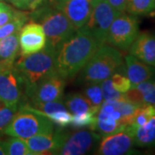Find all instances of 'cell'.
I'll use <instances>...</instances> for the list:
<instances>
[{"label": "cell", "mask_w": 155, "mask_h": 155, "mask_svg": "<svg viewBox=\"0 0 155 155\" xmlns=\"http://www.w3.org/2000/svg\"><path fill=\"white\" fill-rule=\"evenodd\" d=\"M99 42L84 28L78 29L57 50L55 70L66 80L80 72L100 47Z\"/></svg>", "instance_id": "1"}, {"label": "cell", "mask_w": 155, "mask_h": 155, "mask_svg": "<svg viewBox=\"0 0 155 155\" xmlns=\"http://www.w3.org/2000/svg\"><path fill=\"white\" fill-rule=\"evenodd\" d=\"M29 18L42 26L47 46L56 51L77 31L68 18L54 5H41L34 10Z\"/></svg>", "instance_id": "2"}, {"label": "cell", "mask_w": 155, "mask_h": 155, "mask_svg": "<svg viewBox=\"0 0 155 155\" xmlns=\"http://www.w3.org/2000/svg\"><path fill=\"white\" fill-rule=\"evenodd\" d=\"M56 53V50L46 45L35 54L19 55L14 67L22 78L25 94L41 79L55 71Z\"/></svg>", "instance_id": "3"}, {"label": "cell", "mask_w": 155, "mask_h": 155, "mask_svg": "<svg viewBox=\"0 0 155 155\" xmlns=\"http://www.w3.org/2000/svg\"><path fill=\"white\" fill-rule=\"evenodd\" d=\"M54 123L28 104L20 105L3 132L8 136L26 140L40 134L54 132Z\"/></svg>", "instance_id": "4"}, {"label": "cell", "mask_w": 155, "mask_h": 155, "mask_svg": "<svg viewBox=\"0 0 155 155\" xmlns=\"http://www.w3.org/2000/svg\"><path fill=\"white\" fill-rule=\"evenodd\" d=\"M123 63L119 50L110 45H100L81 70L80 78L84 82L101 83L116 72Z\"/></svg>", "instance_id": "5"}, {"label": "cell", "mask_w": 155, "mask_h": 155, "mask_svg": "<svg viewBox=\"0 0 155 155\" xmlns=\"http://www.w3.org/2000/svg\"><path fill=\"white\" fill-rule=\"evenodd\" d=\"M138 35V19L131 14L122 13L111 23L105 43L117 49L127 51Z\"/></svg>", "instance_id": "6"}, {"label": "cell", "mask_w": 155, "mask_h": 155, "mask_svg": "<svg viewBox=\"0 0 155 155\" xmlns=\"http://www.w3.org/2000/svg\"><path fill=\"white\" fill-rule=\"evenodd\" d=\"M121 14L122 12L113 8L106 0H97L93 4L91 16L83 28L100 44H104L111 23Z\"/></svg>", "instance_id": "7"}, {"label": "cell", "mask_w": 155, "mask_h": 155, "mask_svg": "<svg viewBox=\"0 0 155 155\" xmlns=\"http://www.w3.org/2000/svg\"><path fill=\"white\" fill-rule=\"evenodd\" d=\"M66 85V79L55 71L41 79L26 93L30 104L48 103L61 100Z\"/></svg>", "instance_id": "8"}, {"label": "cell", "mask_w": 155, "mask_h": 155, "mask_svg": "<svg viewBox=\"0 0 155 155\" xmlns=\"http://www.w3.org/2000/svg\"><path fill=\"white\" fill-rule=\"evenodd\" d=\"M23 83L14 66L0 67V101L17 107L22 97Z\"/></svg>", "instance_id": "9"}, {"label": "cell", "mask_w": 155, "mask_h": 155, "mask_svg": "<svg viewBox=\"0 0 155 155\" xmlns=\"http://www.w3.org/2000/svg\"><path fill=\"white\" fill-rule=\"evenodd\" d=\"M133 134L127 127L116 133L103 136L94 153L98 155H124L133 153Z\"/></svg>", "instance_id": "10"}, {"label": "cell", "mask_w": 155, "mask_h": 155, "mask_svg": "<svg viewBox=\"0 0 155 155\" xmlns=\"http://www.w3.org/2000/svg\"><path fill=\"white\" fill-rule=\"evenodd\" d=\"M99 134L94 130H79L68 134L66 141L57 154L81 155L87 153L98 143L101 139Z\"/></svg>", "instance_id": "11"}, {"label": "cell", "mask_w": 155, "mask_h": 155, "mask_svg": "<svg viewBox=\"0 0 155 155\" xmlns=\"http://www.w3.org/2000/svg\"><path fill=\"white\" fill-rule=\"evenodd\" d=\"M67 135L68 134L62 129H57L52 133L34 135L24 140L34 155L57 154L66 141Z\"/></svg>", "instance_id": "12"}, {"label": "cell", "mask_w": 155, "mask_h": 155, "mask_svg": "<svg viewBox=\"0 0 155 155\" xmlns=\"http://www.w3.org/2000/svg\"><path fill=\"white\" fill-rule=\"evenodd\" d=\"M19 55H28L42 50L47 45V38L42 26L36 22L25 23L19 31Z\"/></svg>", "instance_id": "13"}, {"label": "cell", "mask_w": 155, "mask_h": 155, "mask_svg": "<svg viewBox=\"0 0 155 155\" xmlns=\"http://www.w3.org/2000/svg\"><path fill=\"white\" fill-rule=\"evenodd\" d=\"M93 4L91 0H55L54 5L68 18L78 30L86 24Z\"/></svg>", "instance_id": "14"}, {"label": "cell", "mask_w": 155, "mask_h": 155, "mask_svg": "<svg viewBox=\"0 0 155 155\" xmlns=\"http://www.w3.org/2000/svg\"><path fill=\"white\" fill-rule=\"evenodd\" d=\"M129 54L155 68V34L139 33L129 48Z\"/></svg>", "instance_id": "15"}, {"label": "cell", "mask_w": 155, "mask_h": 155, "mask_svg": "<svg viewBox=\"0 0 155 155\" xmlns=\"http://www.w3.org/2000/svg\"><path fill=\"white\" fill-rule=\"evenodd\" d=\"M125 63L126 75L132 84V86L145 81H151L155 77L154 67L140 61L132 54L125 57Z\"/></svg>", "instance_id": "16"}, {"label": "cell", "mask_w": 155, "mask_h": 155, "mask_svg": "<svg viewBox=\"0 0 155 155\" xmlns=\"http://www.w3.org/2000/svg\"><path fill=\"white\" fill-rule=\"evenodd\" d=\"M19 32L0 39V64L4 66H14L19 55Z\"/></svg>", "instance_id": "17"}, {"label": "cell", "mask_w": 155, "mask_h": 155, "mask_svg": "<svg viewBox=\"0 0 155 155\" xmlns=\"http://www.w3.org/2000/svg\"><path fill=\"white\" fill-rule=\"evenodd\" d=\"M127 128L133 134L134 145L141 147H155V115L145 124L135 128Z\"/></svg>", "instance_id": "18"}, {"label": "cell", "mask_w": 155, "mask_h": 155, "mask_svg": "<svg viewBox=\"0 0 155 155\" xmlns=\"http://www.w3.org/2000/svg\"><path fill=\"white\" fill-rule=\"evenodd\" d=\"M125 128L126 127L122 125L121 122L113 118L110 115H108L98 110L96 115V121L91 129L97 131L101 136H105Z\"/></svg>", "instance_id": "19"}, {"label": "cell", "mask_w": 155, "mask_h": 155, "mask_svg": "<svg viewBox=\"0 0 155 155\" xmlns=\"http://www.w3.org/2000/svg\"><path fill=\"white\" fill-rule=\"evenodd\" d=\"M65 105L72 114H80L89 111L97 113L98 111V110L91 105V104L82 93H72L68 95L65 99Z\"/></svg>", "instance_id": "20"}, {"label": "cell", "mask_w": 155, "mask_h": 155, "mask_svg": "<svg viewBox=\"0 0 155 155\" xmlns=\"http://www.w3.org/2000/svg\"><path fill=\"white\" fill-rule=\"evenodd\" d=\"M29 19V13L15 10L13 17L5 25L0 27V39L19 32Z\"/></svg>", "instance_id": "21"}, {"label": "cell", "mask_w": 155, "mask_h": 155, "mask_svg": "<svg viewBox=\"0 0 155 155\" xmlns=\"http://www.w3.org/2000/svg\"><path fill=\"white\" fill-rule=\"evenodd\" d=\"M2 140V147L5 155H34L28 149L25 140L17 137H11Z\"/></svg>", "instance_id": "22"}, {"label": "cell", "mask_w": 155, "mask_h": 155, "mask_svg": "<svg viewBox=\"0 0 155 155\" xmlns=\"http://www.w3.org/2000/svg\"><path fill=\"white\" fill-rule=\"evenodd\" d=\"M126 11L134 16H144L155 12V0H127Z\"/></svg>", "instance_id": "23"}, {"label": "cell", "mask_w": 155, "mask_h": 155, "mask_svg": "<svg viewBox=\"0 0 155 155\" xmlns=\"http://www.w3.org/2000/svg\"><path fill=\"white\" fill-rule=\"evenodd\" d=\"M83 96L87 99L91 105L95 109L99 110L100 106L104 102L101 83H89L84 89Z\"/></svg>", "instance_id": "24"}, {"label": "cell", "mask_w": 155, "mask_h": 155, "mask_svg": "<svg viewBox=\"0 0 155 155\" xmlns=\"http://www.w3.org/2000/svg\"><path fill=\"white\" fill-rule=\"evenodd\" d=\"M96 115L97 113L93 111L84 112L80 114H72L71 126L76 128L89 127L92 128L96 121Z\"/></svg>", "instance_id": "25"}, {"label": "cell", "mask_w": 155, "mask_h": 155, "mask_svg": "<svg viewBox=\"0 0 155 155\" xmlns=\"http://www.w3.org/2000/svg\"><path fill=\"white\" fill-rule=\"evenodd\" d=\"M140 91L142 95L145 104H152L155 106V82L145 81L142 83L133 85Z\"/></svg>", "instance_id": "26"}, {"label": "cell", "mask_w": 155, "mask_h": 155, "mask_svg": "<svg viewBox=\"0 0 155 155\" xmlns=\"http://www.w3.org/2000/svg\"><path fill=\"white\" fill-rule=\"evenodd\" d=\"M101 88L103 92V97L104 101H114V100L124 99V94L116 91L113 87L110 77L106 78L101 82Z\"/></svg>", "instance_id": "27"}, {"label": "cell", "mask_w": 155, "mask_h": 155, "mask_svg": "<svg viewBox=\"0 0 155 155\" xmlns=\"http://www.w3.org/2000/svg\"><path fill=\"white\" fill-rule=\"evenodd\" d=\"M110 79L113 87L122 93H125L132 87V84L128 78L121 72H114L110 76Z\"/></svg>", "instance_id": "28"}, {"label": "cell", "mask_w": 155, "mask_h": 155, "mask_svg": "<svg viewBox=\"0 0 155 155\" xmlns=\"http://www.w3.org/2000/svg\"><path fill=\"white\" fill-rule=\"evenodd\" d=\"M17 110V107L7 105L0 101V132H2L9 124Z\"/></svg>", "instance_id": "29"}, {"label": "cell", "mask_w": 155, "mask_h": 155, "mask_svg": "<svg viewBox=\"0 0 155 155\" xmlns=\"http://www.w3.org/2000/svg\"><path fill=\"white\" fill-rule=\"evenodd\" d=\"M51 122L61 127H65L70 125L72 122V114L68 110L56 111L48 116Z\"/></svg>", "instance_id": "30"}, {"label": "cell", "mask_w": 155, "mask_h": 155, "mask_svg": "<svg viewBox=\"0 0 155 155\" xmlns=\"http://www.w3.org/2000/svg\"><path fill=\"white\" fill-rule=\"evenodd\" d=\"M16 8L24 11H33L41 6L45 0H8Z\"/></svg>", "instance_id": "31"}, {"label": "cell", "mask_w": 155, "mask_h": 155, "mask_svg": "<svg viewBox=\"0 0 155 155\" xmlns=\"http://www.w3.org/2000/svg\"><path fill=\"white\" fill-rule=\"evenodd\" d=\"M124 94V97L125 99L130 102L131 104H135V105H142L145 104L143 102V98H142V95L140 92V91L137 90L135 87H131L127 91H126Z\"/></svg>", "instance_id": "32"}, {"label": "cell", "mask_w": 155, "mask_h": 155, "mask_svg": "<svg viewBox=\"0 0 155 155\" xmlns=\"http://www.w3.org/2000/svg\"><path fill=\"white\" fill-rule=\"evenodd\" d=\"M14 12L15 10L12 9L11 6L8 9L0 11V27H2L11 20L14 16Z\"/></svg>", "instance_id": "33"}, {"label": "cell", "mask_w": 155, "mask_h": 155, "mask_svg": "<svg viewBox=\"0 0 155 155\" xmlns=\"http://www.w3.org/2000/svg\"><path fill=\"white\" fill-rule=\"evenodd\" d=\"M106 1L118 11L122 13H124V11H126L127 0H106Z\"/></svg>", "instance_id": "34"}, {"label": "cell", "mask_w": 155, "mask_h": 155, "mask_svg": "<svg viewBox=\"0 0 155 155\" xmlns=\"http://www.w3.org/2000/svg\"><path fill=\"white\" fill-rule=\"evenodd\" d=\"M10 6L8 5H6L5 3H4L3 1H0V11H3V10H5V9H8Z\"/></svg>", "instance_id": "35"}, {"label": "cell", "mask_w": 155, "mask_h": 155, "mask_svg": "<svg viewBox=\"0 0 155 155\" xmlns=\"http://www.w3.org/2000/svg\"><path fill=\"white\" fill-rule=\"evenodd\" d=\"M0 155H5V151H4L3 147H2V140H1V139H0Z\"/></svg>", "instance_id": "36"}, {"label": "cell", "mask_w": 155, "mask_h": 155, "mask_svg": "<svg viewBox=\"0 0 155 155\" xmlns=\"http://www.w3.org/2000/svg\"><path fill=\"white\" fill-rule=\"evenodd\" d=\"M91 1H92L93 3H95V2H96V1H97V0H91Z\"/></svg>", "instance_id": "37"}, {"label": "cell", "mask_w": 155, "mask_h": 155, "mask_svg": "<svg viewBox=\"0 0 155 155\" xmlns=\"http://www.w3.org/2000/svg\"><path fill=\"white\" fill-rule=\"evenodd\" d=\"M0 1H8V0H0Z\"/></svg>", "instance_id": "38"}]
</instances>
